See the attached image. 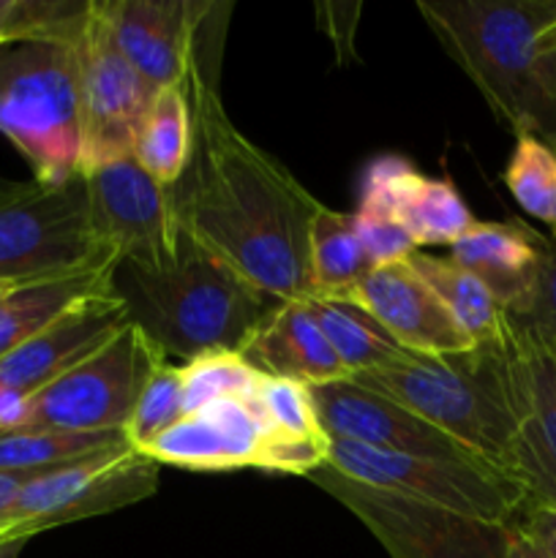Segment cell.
Here are the masks:
<instances>
[{"label": "cell", "mask_w": 556, "mask_h": 558, "mask_svg": "<svg viewBox=\"0 0 556 558\" xmlns=\"http://www.w3.org/2000/svg\"><path fill=\"white\" fill-rule=\"evenodd\" d=\"M447 251V259L480 278L510 316L532 292L540 243L537 234L518 223L474 221Z\"/></svg>", "instance_id": "ffe728a7"}, {"label": "cell", "mask_w": 556, "mask_h": 558, "mask_svg": "<svg viewBox=\"0 0 556 558\" xmlns=\"http://www.w3.org/2000/svg\"><path fill=\"white\" fill-rule=\"evenodd\" d=\"M93 0H0V47L5 44H76Z\"/></svg>", "instance_id": "4316f807"}, {"label": "cell", "mask_w": 556, "mask_h": 558, "mask_svg": "<svg viewBox=\"0 0 556 558\" xmlns=\"http://www.w3.org/2000/svg\"><path fill=\"white\" fill-rule=\"evenodd\" d=\"M418 9L491 112L516 136L532 134L556 150V101L537 74L556 0H420Z\"/></svg>", "instance_id": "3957f363"}, {"label": "cell", "mask_w": 556, "mask_h": 558, "mask_svg": "<svg viewBox=\"0 0 556 558\" xmlns=\"http://www.w3.org/2000/svg\"><path fill=\"white\" fill-rule=\"evenodd\" d=\"M352 216L354 232H358V240L363 245V254L368 259L371 270L374 267L396 265V262L407 259L412 251H418L412 238L390 216H382V213L371 210H358Z\"/></svg>", "instance_id": "d6a6232c"}, {"label": "cell", "mask_w": 556, "mask_h": 558, "mask_svg": "<svg viewBox=\"0 0 556 558\" xmlns=\"http://www.w3.org/2000/svg\"><path fill=\"white\" fill-rule=\"evenodd\" d=\"M185 417L183 403V379H180V365L164 360L153 376L147 379L140 401H136L134 414L125 425V441L131 450L142 452L150 441H156L164 430L178 425Z\"/></svg>", "instance_id": "4dcf8cb0"}, {"label": "cell", "mask_w": 556, "mask_h": 558, "mask_svg": "<svg viewBox=\"0 0 556 558\" xmlns=\"http://www.w3.org/2000/svg\"><path fill=\"white\" fill-rule=\"evenodd\" d=\"M129 445L125 434H71V430H0V472L38 474L112 447Z\"/></svg>", "instance_id": "484cf974"}, {"label": "cell", "mask_w": 556, "mask_h": 558, "mask_svg": "<svg viewBox=\"0 0 556 558\" xmlns=\"http://www.w3.org/2000/svg\"><path fill=\"white\" fill-rule=\"evenodd\" d=\"M164 360L161 349L129 322L107 347L27 398L9 430L123 434L147 379Z\"/></svg>", "instance_id": "52a82bcc"}, {"label": "cell", "mask_w": 556, "mask_h": 558, "mask_svg": "<svg viewBox=\"0 0 556 558\" xmlns=\"http://www.w3.org/2000/svg\"><path fill=\"white\" fill-rule=\"evenodd\" d=\"M358 210L390 216L414 248H450L474 223L472 210L447 178H428L401 156H382L363 174Z\"/></svg>", "instance_id": "9a60e30c"}, {"label": "cell", "mask_w": 556, "mask_h": 558, "mask_svg": "<svg viewBox=\"0 0 556 558\" xmlns=\"http://www.w3.org/2000/svg\"><path fill=\"white\" fill-rule=\"evenodd\" d=\"M311 298L341 300L371 270L354 216L322 205L311 223Z\"/></svg>", "instance_id": "d4e9b609"}, {"label": "cell", "mask_w": 556, "mask_h": 558, "mask_svg": "<svg viewBox=\"0 0 556 558\" xmlns=\"http://www.w3.org/2000/svg\"><path fill=\"white\" fill-rule=\"evenodd\" d=\"M537 243L540 265L532 283V292H529V298L523 300V305L510 319L556 349V243H548L540 234Z\"/></svg>", "instance_id": "1f68e13d"}, {"label": "cell", "mask_w": 556, "mask_h": 558, "mask_svg": "<svg viewBox=\"0 0 556 558\" xmlns=\"http://www.w3.org/2000/svg\"><path fill=\"white\" fill-rule=\"evenodd\" d=\"M325 463L371 488L499 526H512L529 505L521 483L491 463L398 456L341 439H330Z\"/></svg>", "instance_id": "ba28073f"}, {"label": "cell", "mask_w": 556, "mask_h": 558, "mask_svg": "<svg viewBox=\"0 0 556 558\" xmlns=\"http://www.w3.org/2000/svg\"><path fill=\"white\" fill-rule=\"evenodd\" d=\"M82 109V174L109 161L129 158L134 136L158 87L150 85L125 60L98 14L93 0L90 16L76 41Z\"/></svg>", "instance_id": "8fae6325"}, {"label": "cell", "mask_w": 556, "mask_h": 558, "mask_svg": "<svg viewBox=\"0 0 556 558\" xmlns=\"http://www.w3.org/2000/svg\"><path fill=\"white\" fill-rule=\"evenodd\" d=\"M512 526L521 534H527L534 545L545 550L551 558H556V510H545V507L527 505L521 515L512 521Z\"/></svg>", "instance_id": "836d02e7"}, {"label": "cell", "mask_w": 556, "mask_h": 558, "mask_svg": "<svg viewBox=\"0 0 556 558\" xmlns=\"http://www.w3.org/2000/svg\"><path fill=\"white\" fill-rule=\"evenodd\" d=\"M112 289L131 325L140 327L164 357L185 363L205 352L243 354L281 305L185 234L178 259L164 270L118 262Z\"/></svg>", "instance_id": "7a4b0ae2"}, {"label": "cell", "mask_w": 556, "mask_h": 558, "mask_svg": "<svg viewBox=\"0 0 556 558\" xmlns=\"http://www.w3.org/2000/svg\"><path fill=\"white\" fill-rule=\"evenodd\" d=\"M114 265L93 234L85 174L63 185L27 180L0 205V283L33 287Z\"/></svg>", "instance_id": "8992f818"}, {"label": "cell", "mask_w": 556, "mask_h": 558, "mask_svg": "<svg viewBox=\"0 0 556 558\" xmlns=\"http://www.w3.org/2000/svg\"><path fill=\"white\" fill-rule=\"evenodd\" d=\"M129 314L114 289L82 298L63 316L0 360V430L14 428L22 403L107 347Z\"/></svg>", "instance_id": "7c38bea8"}, {"label": "cell", "mask_w": 556, "mask_h": 558, "mask_svg": "<svg viewBox=\"0 0 556 558\" xmlns=\"http://www.w3.org/2000/svg\"><path fill=\"white\" fill-rule=\"evenodd\" d=\"M11 289H16V287H9V283H0V298H3V294H9Z\"/></svg>", "instance_id": "60d3db41"}, {"label": "cell", "mask_w": 556, "mask_h": 558, "mask_svg": "<svg viewBox=\"0 0 556 558\" xmlns=\"http://www.w3.org/2000/svg\"><path fill=\"white\" fill-rule=\"evenodd\" d=\"M309 480L341 501L390 558H505L510 526L371 488L330 463L314 469Z\"/></svg>", "instance_id": "9c48e42d"}, {"label": "cell", "mask_w": 556, "mask_h": 558, "mask_svg": "<svg viewBox=\"0 0 556 558\" xmlns=\"http://www.w3.org/2000/svg\"><path fill=\"white\" fill-rule=\"evenodd\" d=\"M90 227L96 243L114 262L164 270L178 259L183 232L172 194L145 172L134 156L85 172Z\"/></svg>", "instance_id": "30bf717a"}, {"label": "cell", "mask_w": 556, "mask_h": 558, "mask_svg": "<svg viewBox=\"0 0 556 558\" xmlns=\"http://www.w3.org/2000/svg\"><path fill=\"white\" fill-rule=\"evenodd\" d=\"M303 303L319 330L325 332L327 343L333 347L349 379L398 363L407 354L382 330L374 316H368L349 300L305 298Z\"/></svg>", "instance_id": "cb8c5ba5"}, {"label": "cell", "mask_w": 556, "mask_h": 558, "mask_svg": "<svg viewBox=\"0 0 556 558\" xmlns=\"http://www.w3.org/2000/svg\"><path fill=\"white\" fill-rule=\"evenodd\" d=\"M25 545L27 537H3L0 539V558H20Z\"/></svg>", "instance_id": "74e56055"}, {"label": "cell", "mask_w": 556, "mask_h": 558, "mask_svg": "<svg viewBox=\"0 0 556 558\" xmlns=\"http://www.w3.org/2000/svg\"><path fill=\"white\" fill-rule=\"evenodd\" d=\"M33 474H11V472H0V539H3L5 532V518H9L11 505H14L16 494L22 490V485L31 480Z\"/></svg>", "instance_id": "e575fe53"}, {"label": "cell", "mask_w": 556, "mask_h": 558, "mask_svg": "<svg viewBox=\"0 0 556 558\" xmlns=\"http://www.w3.org/2000/svg\"><path fill=\"white\" fill-rule=\"evenodd\" d=\"M409 267L425 281V287L439 298L447 314L452 316L472 347L483 343H505L512 338V319L499 300L488 292L480 278L458 267L445 256L428 251H412L407 256Z\"/></svg>", "instance_id": "44dd1931"}, {"label": "cell", "mask_w": 556, "mask_h": 558, "mask_svg": "<svg viewBox=\"0 0 556 558\" xmlns=\"http://www.w3.org/2000/svg\"><path fill=\"white\" fill-rule=\"evenodd\" d=\"M516 332L521 417L507 474L521 483L529 505L556 510V352L523 327L516 325Z\"/></svg>", "instance_id": "e0dca14e"}, {"label": "cell", "mask_w": 556, "mask_h": 558, "mask_svg": "<svg viewBox=\"0 0 556 558\" xmlns=\"http://www.w3.org/2000/svg\"><path fill=\"white\" fill-rule=\"evenodd\" d=\"M352 381L390 398L485 463L507 472L521 417L516 325L505 343H483L439 357L407 352L398 363L354 376Z\"/></svg>", "instance_id": "277c9868"}, {"label": "cell", "mask_w": 556, "mask_h": 558, "mask_svg": "<svg viewBox=\"0 0 556 558\" xmlns=\"http://www.w3.org/2000/svg\"><path fill=\"white\" fill-rule=\"evenodd\" d=\"M112 270L114 267H107V270L82 272L63 281L16 287L3 294L0 298V360L38 336L82 298L112 289Z\"/></svg>", "instance_id": "603a6c76"}, {"label": "cell", "mask_w": 556, "mask_h": 558, "mask_svg": "<svg viewBox=\"0 0 556 558\" xmlns=\"http://www.w3.org/2000/svg\"><path fill=\"white\" fill-rule=\"evenodd\" d=\"M191 142H194V120H191L189 87L185 82L158 87L136 129L131 156L150 178L172 189L189 167Z\"/></svg>", "instance_id": "7402d4cb"}, {"label": "cell", "mask_w": 556, "mask_h": 558, "mask_svg": "<svg viewBox=\"0 0 556 558\" xmlns=\"http://www.w3.org/2000/svg\"><path fill=\"white\" fill-rule=\"evenodd\" d=\"M114 44L150 85H183L200 33L216 3L194 0H96Z\"/></svg>", "instance_id": "5bb4252c"}, {"label": "cell", "mask_w": 556, "mask_h": 558, "mask_svg": "<svg viewBox=\"0 0 556 558\" xmlns=\"http://www.w3.org/2000/svg\"><path fill=\"white\" fill-rule=\"evenodd\" d=\"M551 349H554V347H551ZM554 352H556V349H554Z\"/></svg>", "instance_id": "b9f144b4"}, {"label": "cell", "mask_w": 556, "mask_h": 558, "mask_svg": "<svg viewBox=\"0 0 556 558\" xmlns=\"http://www.w3.org/2000/svg\"><path fill=\"white\" fill-rule=\"evenodd\" d=\"M267 430L249 401H221L191 412L142 450L150 461L191 472L259 469Z\"/></svg>", "instance_id": "ac0fdd59"}, {"label": "cell", "mask_w": 556, "mask_h": 558, "mask_svg": "<svg viewBox=\"0 0 556 558\" xmlns=\"http://www.w3.org/2000/svg\"><path fill=\"white\" fill-rule=\"evenodd\" d=\"M341 300L374 316L382 330L409 354L439 357L472 347L407 259L368 270Z\"/></svg>", "instance_id": "2e32d148"}, {"label": "cell", "mask_w": 556, "mask_h": 558, "mask_svg": "<svg viewBox=\"0 0 556 558\" xmlns=\"http://www.w3.org/2000/svg\"><path fill=\"white\" fill-rule=\"evenodd\" d=\"M25 185L27 183H20V180L0 178V205H3V202H9V199H14L16 194H22V191H25Z\"/></svg>", "instance_id": "f35d334b"}, {"label": "cell", "mask_w": 556, "mask_h": 558, "mask_svg": "<svg viewBox=\"0 0 556 558\" xmlns=\"http://www.w3.org/2000/svg\"><path fill=\"white\" fill-rule=\"evenodd\" d=\"M537 74H540V80H543L545 90H548L551 96H554V101H556V49L540 52Z\"/></svg>", "instance_id": "8d00e7d4"}, {"label": "cell", "mask_w": 556, "mask_h": 558, "mask_svg": "<svg viewBox=\"0 0 556 558\" xmlns=\"http://www.w3.org/2000/svg\"><path fill=\"white\" fill-rule=\"evenodd\" d=\"M505 558H551L540 545H534L527 534L518 532L516 526H510V539H507Z\"/></svg>", "instance_id": "d590c367"}, {"label": "cell", "mask_w": 556, "mask_h": 558, "mask_svg": "<svg viewBox=\"0 0 556 558\" xmlns=\"http://www.w3.org/2000/svg\"><path fill=\"white\" fill-rule=\"evenodd\" d=\"M322 430L330 439L354 441L398 456L442 458V461L485 463L447 434L436 430L418 414L398 407L390 398L365 390L358 381L341 379L333 385L309 387Z\"/></svg>", "instance_id": "4fadbf2b"}, {"label": "cell", "mask_w": 556, "mask_h": 558, "mask_svg": "<svg viewBox=\"0 0 556 558\" xmlns=\"http://www.w3.org/2000/svg\"><path fill=\"white\" fill-rule=\"evenodd\" d=\"M243 357L259 374L298 381L303 387L349 379L303 300L278 305L254 341L243 349Z\"/></svg>", "instance_id": "d6986e66"}, {"label": "cell", "mask_w": 556, "mask_h": 558, "mask_svg": "<svg viewBox=\"0 0 556 558\" xmlns=\"http://www.w3.org/2000/svg\"><path fill=\"white\" fill-rule=\"evenodd\" d=\"M259 371L240 352H205L180 365L185 414L221 401H249Z\"/></svg>", "instance_id": "83f0119b"}, {"label": "cell", "mask_w": 556, "mask_h": 558, "mask_svg": "<svg viewBox=\"0 0 556 558\" xmlns=\"http://www.w3.org/2000/svg\"><path fill=\"white\" fill-rule=\"evenodd\" d=\"M505 183L527 216L556 232V150L532 134H518Z\"/></svg>", "instance_id": "f1b7e54d"}, {"label": "cell", "mask_w": 556, "mask_h": 558, "mask_svg": "<svg viewBox=\"0 0 556 558\" xmlns=\"http://www.w3.org/2000/svg\"><path fill=\"white\" fill-rule=\"evenodd\" d=\"M210 11L189 87L194 142L183 178L169 189L180 232L278 303L311 298V223L319 202L294 174L234 129L218 96Z\"/></svg>", "instance_id": "6da1fadb"}, {"label": "cell", "mask_w": 556, "mask_h": 558, "mask_svg": "<svg viewBox=\"0 0 556 558\" xmlns=\"http://www.w3.org/2000/svg\"><path fill=\"white\" fill-rule=\"evenodd\" d=\"M251 407L259 414L267 441H322L330 436L322 430L309 387L276 376H259Z\"/></svg>", "instance_id": "f546056e"}, {"label": "cell", "mask_w": 556, "mask_h": 558, "mask_svg": "<svg viewBox=\"0 0 556 558\" xmlns=\"http://www.w3.org/2000/svg\"><path fill=\"white\" fill-rule=\"evenodd\" d=\"M548 49H556V25H551L540 38V52H548Z\"/></svg>", "instance_id": "ab89813d"}, {"label": "cell", "mask_w": 556, "mask_h": 558, "mask_svg": "<svg viewBox=\"0 0 556 558\" xmlns=\"http://www.w3.org/2000/svg\"><path fill=\"white\" fill-rule=\"evenodd\" d=\"M0 134L31 163L36 183L63 185L82 174L76 44L0 47Z\"/></svg>", "instance_id": "5b68a950"}]
</instances>
